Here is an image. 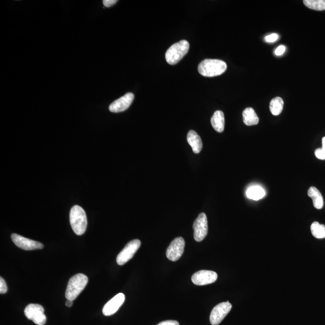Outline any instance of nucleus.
Returning <instances> with one entry per match:
<instances>
[{
	"mask_svg": "<svg viewBox=\"0 0 325 325\" xmlns=\"http://www.w3.org/2000/svg\"><path fill=\"white\" fill-rule=\"evenodd\" d=\"M246 194L248 198L258 201L264 197L266 195V192L263 188L260 186H253L248 188Z\"/></svg>",
	"mask_w": 325,
	"mask_h": 325,
	"instance_id": "obj_18",
	"label": "nucleus"
},
{
	"mask_svg": "<svg viewBox=\"0 0 325 325\" xmlns=\"http://www.w3.org/2000/svg\"><path fill=\"white\" fill-rule=\"evenodd\" d=\"M117 2H118L117 0H104L103 4L105 7H110L115 4Z\"/></svg>",
	"mask_w": 325,
	"mask_h": 325,
	"instance_id": "obj_27",
	"label": "nucleus"
},
{
	"mask_svg": "<svg viewBox=\"0 0 325 325\" xmlns=\"http://www.w3.org/2000/svg\"><path fill=\"white\" fill-rule=\"evenodd\" d=\"M189 43L186 40H182L171 46L168 49L165 55L166 62L171 65L177 64L184 58L189 51Z\"/></svg>",
	"mask_w": 325,
	"mask_h": 325,
	"instance_id": "obj_4",
	"label": "nucleus"
},
{
	"mask_svg": "<svg viewBox=\"0 0 325 325\" xmlns=\"http://www.w3.org/2000/svg\"><path fill=\"white\" fill-rule=\"evenodd\" d=\"M218 279V274L211 270H200L194 273L192 277L193 283L197 286H205L215 283Z\"/></svg>",
	"mask_w": 325,
	"mask_h": 325,
	"instance_id": "obj_11",
	"label": "nucleus"
},
{
	"mask_svg": "<svg viewBox=\"0 0 325 325\" xmlns=\"http://www.w3.org/2000/svg\"><path fill=\"white\" fill-rule=\"evenodd\" d=\"M73 304V301H71V300H67L66 302V306L68 307H72Z\"/></svg>",
	"mask_w": 325,
	"mask_h": 325,
	"instance_id": "obj_28",
	"label": "nucleus"
},
{
	"mask_svg": "<svg viewBox=\"0 0 325 325\" xmlns=\"http://www.w3.org/2000/svg\"><path fill=\"white\" fill-rule=\"evenodd\" d=\"M322 149L325 151V137L322 139Z\"/></svg>",
	"mask_w": 325,
	"mask_h": 325,
	"instance_id": "obj_29",
	"label": "nucleus"
},
{
	"mask_svg": "<svg viewBox=\"0 0 325 325\" xmlns=\"http://www.w3.org/2000/svg\"><path fill=\"white\" fill-rule=\"evenodd\" d=\"M211 124H212V127L217 132H223L225 128V117L224 113L221 110L216 111L214 113L212 119H211Z\"/></svg>",
	"mask_w": 325,
	"mask_h": 325,
	"instance_id": "obj_15",
	"label": "nucleus"
},
{
	"mask_svg": "<svg viewBox=\"0 0 325 325\" xmlns=\"http://www.w3.org/2000/svg\"><path fill=\"white\" fill-rule=\"evenodd\" d=\"M7 292V287L6 283L4 279L2 277L0 278V293L1 294H4Z\"/></svg>",
	"mask_w": 325,
	"mask_h": 325,
	"instance_id": "obj_23",
	"label": "nucleus"
},
{
	"mask_svg": "<svg viewBox=\"0 0 325 325\" xmlns=\"http://www.w3.org/2000/svg\"><path fill=\"white\" fill-rule=\"evenodd\" d=\"M316 158L320 160H325V151L322 148H318L315 151Z\"/></svg>",
	"mask_w": 325,
	"mask_h": 325,
	"instance_id": "obj_24",
	"label": "nucleus"
},
{
	"mask_svg": "<svg viewBox=\"0 0 325 325\" xmlns=\"http://www.w3.org/2000/svg\"><path fill=\"white\" fill-rule=\"evenodd\" d=\"M87 283V276L82 273H78L70 278L65 292V297L67 300H75L84 289Z\"/></svg>",
	"mask_w": 325,
	"mask_h": 325,
	"instance_id": "obj_3",
	"label": "nucleus"
},
{
	"mask_svg": "<svg viewBox=\"0 0 325 325\" xmlns=\"http://www.w3.org/2000/svg\"><path fill=\"white\" fill-rule=\"evenodd\" d=\"M70 224L73 232L78 236L85 232L87 226L86 214L79 205H74L70 214Z\"/></svg>",
	"mask_w": 325,
	"mask_h": 325,
	"instance_id": "obj_2",
	"label": "nucleus"
},
{
	"mask_svg": "<svg viewBox=\"0 0 325 325\" xmlns=\"http://www.w3.org/2000/svg\"><path fill=\"white\" fill-rule=\"evenodd\" d=\"M311 232L315 238L321 239L325 238V225L315 222L311 226Z\"/></svg>",
	"mask_w": 325,
	"mask_h": 325,
	"instance_id": "obj_20",
	"label": "nucleus"
},
{
	"mask_svg": "<svg viewBox=\"0 0 325 325\" xmlns=\"http://www.w3.org/2000/svg\"><path fill=\"white\" fill-rule=\"evenodd\" d=\"M308 195L312 198L314 206L316 209L320 210L324 207V199L320 191L315 187H311L308 190Z\"/></svg>",
	"mask_w": 325,
	"mask_h": 325,
	"instance_id": "obj_16",
	"label": "nucleus"
},
{
	"mask_svg": "<svg viewBox=\"0 0 325 325\" xmlns=\"http://www.w3.org/2000/svg\"><path fill=\"white\" fill-rule=\"evenodd\" d=\"M157 325H179V324L177 321L169 320L162 322Z\"/></svg>",
	"mask_w": 325,
	"mask_h": 325,
	"instance_id": "obj_26",
	"label": "nucleus"
},
{
	"mask_svg": "<svg viewBox=\"0 0 325 325\" xmlns=\"http://www.w3.org/2000/svg\"><path fill=\"white\" fill-rule=\"evenodd\" d=\"M25 316L29 320L38 325L46 324L47 318L44 314V309L41 305L31 304L28 305L24 310Z\"/></svg>",
	"mask_w": 325,
	"mask_h": 325,
	"instance_id": "obj_5",
	"label": "nucleus"
},
{
	"mask_svg": "<svg viewBox=\"0 0 325 325\" xmlns=\"http://www.w3.org/2000/svg\"><path fill=\"white\" fill-rule=\"evenodd\" d=\"M135 98V95L132 93H127L121 98L112 102L109 106L111 112L120 113L128 109Z\"/></svg>",
	"mask_w": 325,
	"mask_h": 325,
	"instance_id": "obj_12",
	"label": "nucleus"
},
{
	"mask_svg": "<svg viewBox=\"0 0 325 325\" xmlns=\"http://www.w3.org/2000/svg\"><path fill=\"white\" fill-rule=\"evenodd\" d=\"M188 143L192 147L194 153L198 154L202 148V142L200 136L193 130H190L187 135Z\"/></svg>",
	"mask_w": 325,
	"mask_h": 325,
	"instance_id": "obj_14",
	"label": "nucleus"
},
{
	"mask_svg": "<svg viewBox=\"0 0 325 325\" xmlns=\"http://www.w3.org/2000/svg\"><path fill=\"white\" fill-rule=\"evenodd\" d=\"M227 65L223 61L218 59H205L198 66L199 73L207 78H213L224 73Z\"/></svg>",
	"mask_w": 325,
	"mask_h": 325,
	"instance_id": "obj_1",
	"label": "nucleus"
},
{
	"mask_svg": "<svg viewBox=\"0 0 325 325\" xmlns=\"http://www.w3.org/2000/svg\"><path fill=\"white\" fill-rule=\"evenodd\" d=\"M141 242L138 239L130 241L117 256L116 262L120 266L127 263L132 259L141 247Z\"/></svg>",
	"mask_w": 325,
	"mask_h": 325,
	"instance_id": "obj_6",
	"label": "nucleus"
},
{
	"mask_svg": "<svg viewBox=\"0 0 325 325\" xmlns=\"http://www.w3.org/2000/svg\"><path fill=\"white\" fill-rule=\"evenodd\" d=\"M243 120L245 125L252 126L258 124L259 118L252 108H246L243 112Z\"/></svg>",
	"mask_w": 325,
	"mask_h": 325,
	"instance_id": "obj_17",
	"label": "nucleus"
},
{
	"mask_svg": "<svg viewBox=\"0 0 325 325\" xmlns=\"http://www.w3.org/2000/svg\"><path fill=\"white\" fill-rule=\"evenodd\" d=\"M278 39L279 36L278 34L272 33L266 36V38H265V41L268 43H272L276 42Z\"/></svg>",
	"mask_w": 325,
	"mask_h": 325,
	"instance_id": "obj_22",
	"label": "nucleus"
},
{
	"mask_svg": "<svg viewBox=\"0 0 325 325\" xmlns=\"http://www.w3.org/2000/svg\"><path fill=\"white\" fill-rule=\"evenodd\" d=\"M284 101L280 97H276L272 99L270 103V110L273 115H280L283 110Z\"/></svg>",
	"mask_w": 325,
	"mask_h": 325,
	"instance_id": "obj_19",
	"label": "nucleus"
},
{
	"mask_svg": "<svg viewBox=\"0 0 325 325\" xmlns=\"http://www.w3.org/2000/svg\"><path fill=\"white\" fill-rule=\"evenodd\" d=\"M194 239L196 242H201L206 238L208 234V221L206 215L199 214L197 219L194 222Z\"/></svg>",
	"mask_w": 325,
	"mask_h": 325,
	"instance_id": "obj_8",
	"label": "nucleus"
},
{
	"mask_svg": "<svg viewBox=\"0 0 325 325\" xmlns=\"http://www.w3.org/2000/svg\"><path fill=\"white\" fill-rule=\"evenodd\" d=\"M232 309V305L229 302H222L213 308L211 312L210 321L212 325H218L221 323Z\"/></svg>",
	"mask_w": 325,
	"mask_h": 325,
	"instance_id": "obj_7",
	"label": "nucleus"
},
{
	"mask_svg": "<svg viewBox=\"0 0 325 325\" xmlns=\"http://www.w3.org/2000/svg\"><path fill=\"white\" fill-rule=\"evenodd\" d=\"M286 48L284 45H280L279 46L275 51V54L276 56H281L285 53L286 51Z\"/></svg>",
	"mask_w": 325,
	"mask_h": 325,
	"instance_id": "obj_25",
	"label": "nucleus"
},
{
	"mask_svg": "<svg viewBox=\"0 0 325 325\" xmlns=\"http://www.w3.org/2000/svg\"><path fill=\"white\" fill-rule=\"evenodd\" d=\"M185 247V241L182 238L174 239L166 250V256L169 260L176 261L178 260L183 254Z\"/></svg>",
	"mask_w": 325,
	"mask_h": 325,
	"instance_id": "obj_9",
	"label": "nucleus"
},
{
	"mask_svg": "<svg viewBox=\"0 0 325 325\" xmlns=\"http://www.w3.org/2000/svg\"><path fill=\"white\" fill-rule=\"evenodd\" d=\"M305 5L310 9L318 11L325 10V0H304Z\"/></svg>",
	"mask_w": 325,
	"mask_h": 325,
	"instance_id": "obj_21",
	"label": "nucleus"
},
{
	"mask_svg": "<svg viewBox=\"0 0 325 325\" xmlns=\"http://www.w3.org/2000/svg\"><path fill=\"white\" fill-rule=\"evenodd\" d=\"M125 299V297L123 293H118L105 305L102 309L103 315L105 316H110L115 314L124 304Z\"/></svg>",
	"mask_w": 325,
	"mask_h": 325,
	"instance_id": "obj_13",
	"label": "nucleus"
},
{
	"mask_svg": "<svg viewBox=\"0 0 325 325\" xmlns=\"http://www.w3.org/2000/svg\"><path fill=\"white\" fill-rule=\"evenodd\" d=\"M11 239L17 247L25 250L41 249L44 247V244L40 242L24 238L17 234H13L11 236Z\"/></svg>",
	"mask_w": 325,
	"mask_h": 325,
	"instance_id": "obj_10",
	"label": "nucleus"
}]
</instances>
